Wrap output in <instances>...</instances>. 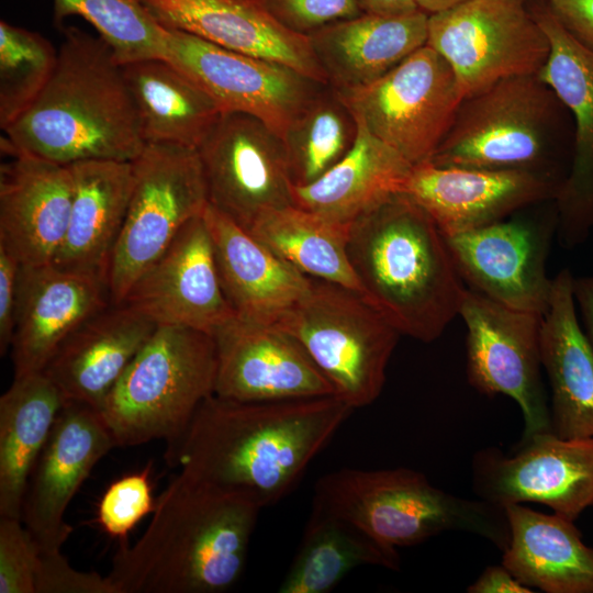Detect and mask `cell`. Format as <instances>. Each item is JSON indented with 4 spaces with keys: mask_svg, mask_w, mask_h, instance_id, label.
<instances>
[{
    "mask_svg": "<svg viewBox=\"0 0 593 593\" xmlns=\"http://www.w3.org/2000/svg\"><path fill=\"white\" fill-rule=\"evenodd\" d=\"M354 411L336 395L272 402L205 399L167 445L169 467L260 508L287 496Z\"/></svg>",
    "mask_w": 593,
    "mask_h": 593,
    "instance_id": "6da1fadb",
    "label": "cell"
},
{
    "mask_svg": "<svg viewBox=\"0 0 593 593\" xmlns=\"http://www.w3.org/2000/svg\"><path fill=\"white\" fill-rule=\"evenodd\" d=\"M261 508L179 471L147 528L120 542L109 579L118 593H222L239 580Z\"/></svg>",
    "mask_w": 593,
    "mask_h": 593,
    "instance_id": "7a4b0ae2",
    "label": "cell"
},
{
    "mask_svg": "<svg viewBox=\"0 0 593 593\" xmlns=\"http://www.w3.org/2000/svg\"><path fill=\"white\" fill-rule=\"evenodd\" d=\"M4 131L1 152L57 164L133 161L145 142L122 64L98 34L64 30L54 72L35 102Z\"/></svg>",
    "mask_w": 593,
    "mask_h": 593,
    "instance_id": "3957f363",
    "label": "cell"
},
{
    "mask_svg": "<svg viewBox=\"0 0 593 593\" xmlns=\"http://www.w3.org/2000/svg\"><path fill=\"white\" fill-rule=\"evenodd\" d=\"M348 257L360 293L401 335L432 343L459 315L467 287L438 225L407 193L350 223Z\"/></svg>",
    "mask_w": 593,
    "mask_h": 593,
    "instance_id": "277c9868",
    "label": "cell"
},
{
    "mask_svg": "<svg viewBox=\"0 0 593 593\" xmlns=\"http://www.w3.org/2000/svg\"><path fill=\"white\" fill-rule=\"evenodd\" d=\"M573 137L570 112L538 75L514 76L462 99L428 163L526 170L563 184Z\"/></svg>",
    "mask_w": 593,
    "mask_h": 593,
    "instance_id": "5b68a950",
    "label": "cell"
},
{
    "mask_svg": "<svg viewBox=\"0 0 593 593\" xmlns=\"http://www.w3.org/2000/svg\"><path fill=\"white\" fill-rule=\"evenodd\" d=\"M314 492L313 507L392 548L419 545L446 532H462L504 551L511 537L503 507L446 492L409 468H343L321 477Z\"/></svg>",
    "mask_w": 593,
    "mask_h": 593,
    "instance_id": "8992f818",
    "label": "cell"
},
{
    "mask_svg": "<svg viewBox=\"0 0 593 593\" xmlns=\"http://www.w3.org/2000/svg\"><path fill=\"white\" fill-rule=\"evenodd\" d=\"M216 368L212 335L157 326L99 410L115 446L176 440L214 394Z\"/></svg>",
    "mask_w": 593,
    "mask_h": 593,
    "instance_id": "52a82bcc",
    "label": "cell"
},
{
    "mask_svg": "<svg viewBox=\"0 0 593 593\" xmlns=\"http://www.w3.org/2000/svg\"><path fill=\"white\" fill-rule=\"evenodd\" d=\"M276 325L303 346L350 407L379 398L401 334L360 292L311 278L307 292Z\"/></svg>",
    "mask_w": 593,
    "mask_h": 593,
    "instance_id": "ba28073f",
    "label": "cell"
},
{
    "mask_svg": "<svg viewBox=\"0 0 593 593\" xmlns=\"http://www.w3.org/2000/svg\"><path fill=\"white\" fill-rule=\"evenodd\" d=\"M132 163V194L108 273L112 304L124 301L138 276L209 204L197 149L146 144Z\"/></svg>",
    "mask_w": 593,
    "mask_h": 593,
    "instance_id": "9c48e42d",
    "label": "cell"
},
{
    "mask_svg": "<svg viewBox=\"0 0 593 593\" xmlns=\"http://www.w3.org/2000/svg\"><path fill=\"white\" fill-rule=\"evenodd\" d=\"M338 93L358 122L412 166L430 160L463 99L452 68L428 45L378 80Z\"/></svg>",
    "mask_w": 593,
    "mask_h": 593,
    "instance_id": "30bf717a",
    "label": "cell"
},
{
    "mask_svg": "<svg viewBox=\"0 0 593 593\" xmlns=\"http://www.w3.org/2000/svg\"><path fill=\"white\" fill-rule=\"evenodd\" d=\"M526 2L467 0L428 15L426 45L450 65L463 98L545 65L549 40Z\"/></svg>",
    "mask_w": 593,
    "mask_h": 593,
    "instance_id": "8fae6325",
    "label": "cell"
},
{
    "mask_svg": "<svg viewBox=\"0 0 593 593\" xmlns=\"http://www.w3.org/2000/svg\"><path fill=\"white\" fill-rule=\"evenodd\" d=\"M467 328V376L480 393L513 399L523 438L552 432L542 381V315L500 304L466 288L459 310Z\"/></svg>",
    "mask_w": 593,
    "mask_h": 593,
    "instance_id": "7c38bea8",
    "label": "cell"
},
{
    "mask_svg": "<svg viewBox=\"0 0 593 593\" xmlns=\"http://www.w3.org/2000/svg\"><path fill=\"white\" fill-rule=\"evenodd\" d=\"M197 152L209 205L244 230L265 213L293 204L283 139L260 119L222 112Z\"/></svg>",
    "mask_w": 593,
    "mask_h": 593,
    "instance_id": "4fadbf2b",
    "label": "cell"
},
{
    "mask_svg": "<svg viewBox=\"0 0 593 593\" xmlns=\"http://www.w3.org/2000/svg\"><path fill=\"white\" fill-rule=\"evenodd\" d=\"M471 482L478 499L496 506L538 503L574 521L593 505V437L548 432L522 437L507 454L481 448L471 460Z\"/></svg>",
    "mask_w": 593,
    "mask_h": 593,
    "instance_id": "5bb4252c",
    "label": "cell"
},
{
    "mask_svg": "<svg viewBox=\"0 0 593 593\" xmlns=\"http://www.w3.org/2000/svg\"><path fill=\"white\" fill-rule=\"evenodd\" d=\"M165 58L194 80L222 112L256 116L281 137L326 85L276 61L167 29Z\"/></svg>",
    "mask_w": 593,
    "mask_h": 593,
    "instance_id": "9a60e30c",
    "label": "cell"
},
{
    "mask_svg": "<svg viewBox=\"0 0 593 593\" xmlns=\"http://www.w3.org/2000/svg\"><path fill=\"white\" fill-rule=\"evenodd\" d=\"M557 223L556 212L544 223L504 219L444 236L468 289L505 306L542 315L552 290L546 262Z\"/></svg>",
    "mask_w": 593,
    "mask_h": 593,
    "instance_id": "2e32d148",
    "label": "cell"
},
{
    "mask_svg": "<svg viewBox=\"0 0 593 593\" xmlns=\"http://www.w3.org/2000/svg\"><path fill=\"white\" fill-rule=\"evenodd\" d=\"M545 31L550 52L538 77L555 92L573 120V155L556 198L557 237L574 248L593 231V52L558 21L546 1L528 5Z\"/></svg>",
    "mask_w": 593,
    "mask_h": 593,
    "instance_id": "e0dca14e",
    "label": "cell"
},
{
    "mask_svg": "<svg viewBox=\"0 0 593 593\" xmlns=\"http://www.w3.org/2000/svg\"><path fill=\"white\" fill-rule=\"evenodd\" d=\"M217 353L214 394L242 402L335 395L303 346L276 324L232 317L212 334Z\"/></svg>",
    "mask_w": 593,
    "mask_h": 593,
    "instance_id": "ac0fdd59",
    "label": "cell"
},
{
    "mask_svg": "<svg viewBox=\"0 0 593 593\" xmlns=\"http://www.w3.org/2000/svg\"><path fill=\"white\" fill-rule=\"evenodd\" d=\"M115 443L93 407L65 401L29 477L21 521L40 550H60L70 534L66 511Z\"/></svg>",
    "mask_w": 593,
    "mask_h": 593,
    "instance_id": "d6986e66",
    "label": "cell"
},
{
    "mask_svg": "<svg viewBox=\"0 0 593 593\" xmlns=\"http://www.w3.org/2000/svg\"><path fill=\"white\" fill-rule=\"evenodd\" d=\"M122 303L157 326H182L210 335L235 316L221 286L204 213L181 228L134 281Z\"/></svg>",
    "mask_w": 593,
    "mask_h": 593,
    "instance_id": "ffe728a7",
    "label": "cell"
},
{
    "mask_svg": "<svg viewBox=\"0 0 593 593\" xmlns=\"http://www.w3.org/2000/svg\"><path fill=\"white\" fill-rule=\"evenodd\" d=\"M562 182L526 170L413 166L403 192L421 204L444 235L504 220L540 201H555Z\"/></svg>",
    "mask_w": 593,
    "mask_h": 593,
    "instance_id": "44dd1931",
    "label": "cell"
},
{
    "mask_svg": "<svg viewBox=\"0 0 593 593\" xmlns=\"http://www.w3.org/2000/svg\"><path fill=\"white\" fill-rule=\"evenodd\" d=\"M0 166V246L23 266L53 264L74 193L69 166L13 154Z\"/></svg>",
    "mask_w": 593,
    "mask_h": 593,
    "instance_id": "7402d4cb",
    "label": "cell"
},
{
    "mask_svg": "<svg viewBox=\"0 0 593 593\" xmlns=\"http://www.w3.org/2000/svg\"><path fill=\"white\" fill-rule=\"evenodd\" d=\"M111 303L108 284L54 264L21 265L11 344L14 377L41 372L60 344Z\"/></svg>",
    "mask_w": 593,
    "mask_h": 593,
    "instance_id": "603a6c76",
    "label": "cell"
},
{
    "mask_svg": "<svg viewBox=\"0 0 593 593\" xmlns=\"http://www.w3.org/2000/svg\"><path fill=\"white\" fill-rule=\"evenodd\" d=\"M166 29L286 65L322 83L326 76L309 37L276 21L260 0H142Z\"/></svg>",
    "mask_w": 593,
    "mask_h": 593,
    "instance_id": "cb8c5ba5",
    "label": "cell"
},
{
    "mask_svg": "<svg viewBox=\"0 0 593 593\" xmlns=\"http://www.w3.org/2000/svg\"><path fill=\"white\" fill-rule=\"evenodd\" d=\"M156 328L133 307L110 303L60 344L43 372L65 401L85 403L99 412Z\"/></svg>",
    "mask_w": 593,
    "mask_h": 593,
    "instance_id": "d4e9b609",
    "label": "cell"
},
{
    "mask_svg": "<svg viewBox=\"0 0 593 593\" xmlns=\"http://www.w3.org/2000/svg\"><path fill=\"white\" fill-rule=\"evenodd\" d=\"M204 219L221 286L235 315L276 324L307 292L311 278L209 204Z\"/></svg>",
    "mask_w": 593,
    "mask_h": 593,
    "instance_id": "484cf974",
    "label": "cell"
},
{
    "mask_svg": "<svg viewBox=\"0 0 593 593\" xmlns=\"http://www.w3.org/2000/svg\"><path fill=\"white\" fill-rule=\"evenodd\" d=\"M569 269L552 278L542 314L541 362L550 390L552 432L559 437H593V349L580 325Z\"/></svg>",
    "mask_w": 593,
    "mask_h": 593,
    "instance_id": "4316f807",
    "label": "cell"
},
{
    "mask_svg": "<svg viewBox=\"0 0 593 593\" xmlns=\"http://www.w3.org/2000/svg\"><path fill=\"white\" fill-rule=\"evenodd\" d=\"M428 14L361 13L329 23L307 35L327 83L350 90L392 70L427 42Z\"/></svg>",
    "mask_w": 593,
    "mask_h": 593,
    "instance_id": "83f0119b",
    "label": "cell"
},
{
    "mask_svg": "<svg viewBox=\"0 0 593 593\" xmlns=\"http://www.w3.org/2000/svg\"><path fill=\"white\" fill-rule=\"evenodd\" d=\"M74 193L68 228L54 265L108 284L134 182L132 161L86 160L69 165Z\"/></svg>",
    "mask_w": 593,
    "mask_h": 593,
    "instance_id": "f1b7e54d",
    "label": "cell"
},
{
    "mask_svg": "<svg viewBox=\"0 0 593 593\" xmlns=\"http://www.w3.org/2000/svg\"><path fill=\"white\" fill-rule=\"evenodd\" d=\"M504 510L511 537L502 564L517 580L546 593H593V549L573 521L523 504Z\"/></svg>",
    "mask_w": 593,
    "mask_h": 593,
    "instance_id": "f546056e",
    "label": "cell"
},
{
    "mask_svg": "<svg viewBox=\"0 0 593 593\" xmlns=\"http://www.w3.org/2000/svg\"><path fill=\"white\" fill-rule=\"evenodd\" d=\"M357 121V120H356ZM353 148L315 181L293 186V204L329 221L350 224L403 192L413 166L357 121Z\"/></svg>",
    "mask_w": 593,
    "mask_h": 593,
    "instance_id": "4dcf8cb0",
    "label": "cell"
},
{
    "mask_svg": "<svg viewBox=\"0 0 593 593\" xmlns=\"http://www.w3.org/2000/svg\"><path fill=\"white\" fill-rule=\"evenodd\" d=\"M145 144L197 149L222 111L194 80L166 58L122 64Z\"/></svg>",
    "mask_w": 593,
    "mask_h": 593,
    "instance_id": "1f68e13d",
    "label": "cell"
},
{
    "mask_svg": "<svg viewBox=\"0 0 593 593\" xmlns=\"http://www.w3.org/2000/svg\"><path fill=\"white\" fill-rule=\"evenodd\" d=\"M65 403L41 372L14 377L0 398V517L20 518L29 477Z\"/></svg>",
    "mask_w": 593,
    "mask_h": 593,
    "instance_id": "d6a6232c",
    "label": "cell"
},
{
    "mask_svg": "<svg viewBox=\"0 0 593 593\" xmlns=\"http://www.w3.org/2000/svg\"><path fill=\"white\" fill-rule=\"evenodd\" d=\"M362 566L400 569L396 548L385 546L353 524L313 507L280 593H326Z\"/></svg>",
    "mask_w": 593,
    "mask_h": 593,
    "instance_id": "836d02e7",
    "label": "cell"
},
{
    "mask_svg": "<svg viewBox=\"0 0 593 593\" xmlns=\"http://www.w3.org/2000/svg\"><path fill=\"white\" fill-rule=\"evenodd\" d=\"M349 225L292 204L265 213L248 232L301 273L360 292L348 257Z\"/></svg>",
    "mask_w": 593,
    "mask_h": 593,
    "instance_id": "e575fe53",
    "label": "cell"
},
{
    "mask_svg": "<svg viewBox=\"0 0 593 593\" xmlns=\"http://www.w3.org/2000/svg\"><path fill=\"white\" fill-rule=\"evenodd\" d=\"M357 121L338 91L325 85L282 136L293 186L309 184L353 148Z\"/></svg>",
    "mask_w": 593,
    "mask_h": 593,
    "instance_id": "d590c367",
    "label": "cell"
},
{
    "mask_svg": "<svg viewBox=\"0 0 593 593\" xmlns=\"http://www.w3.org/2000/svg\"><path fill=\"white\" fill-rule=\"evenodd\" d=\"M70 15L90 23L121 64L165 58L167 29L142 0H54L56 23Z\"/></svg>",
    "mask_w": 593,
    "mask_h": 593,
    "instance_id": "8d00e7d4",
    "label": "cell"
},
{
    "mask_svg": "<svg viewBox=\"0 0 593 593\" xmlns=\"http://www.w3.org/2000/svg\"><path fill=\"white\" fill-rule=\"evenodd\" d=\"M58 49L40 33L0 22V127L5 130L38 98Z\"/></svg>",
    "mask_w": 593,
    "mask_h": 593,
    "instance_id": "74e56055",
    "label": "cell"
},
{
    "mask_svg": "<svg viewBox=\"0 0 593 593\" xmlns=\"http://www.w3.org/2000/svg\"><path fill=\"white\" fill-rule=\"evenodd\" d=\"M150 466L112 482L98 506L102 529L120 542L127 541L130 532L155 508L149 481Z\"/></svg>",
    "mask_w": 593,
    "mask_h": 593,
    "instance_id": "f35d334b",
    "label": "cell"
},
{
    "mask_svg": "<svg viewBox=\"0 0 593 593\" xmlns=\"http://www.w3.org/2000/svg\"><path fill=\"white\" fill-rule=\"evenodd\" d=\"M38 557L21 518L0 517V593H35Z\"/></svg>",
    "mask_w": 593,
    "mask_h": 593,
    "instance_id": "ab89813d",
    "label": "cell"
},
{
    "mask_svg": "<svg viewBox=\"0 0 593 593\" xmlns=\"http://www.w3.org/2000/svg\"><path fill=\"white\" fill-rule=\"evenodd\" d=\"M281 25L301 35L362 13L356 0H260Z\"/></svg>",
    "mask_w": 593,
    "mask_h": 593,
    "instance_id": "60d3db41",
    "label": "cell"
},
{
    "mask_svg": "<svg viewBox=\"0 0 593 593\" xmlns=\"http://www.w3.org/2000/svg\"><path fill=\"white\" fill-rule=\"evenodd\" d=\"M35 593H118L108 575L78 571L60 550H40Z\"/></svg>",
    "mask_w": 593,
    "mask_h": 593,
    "instance_id": "b9f144b4",
    "label": "cell"
},
{
    "mask_svg": "<svg viewBox=\"0 0 593 593\" xmlns=\"http://www.w3.org/2000/svg\"><path fill=\"white\" fill-rule=\"evenodd\" d=\"M21 264L0 246V353L3 356L12 344L18 306Z\"/></svg>",
    "mask_w": 593,
    "mask_h": 593,
    "instance_id": "7bdbcfd3",
    "label": "cell"
},
{
    "mask_svg": "<svg viewBox=\"0 0 593 593\" xmlns=\"http://www.w3.org/2000/svg\"><path fill=\"white\" fill-rule=\"evenodd\" d=\"M563 27L593 52V0H547Z\"/></svg>",
    "mask_w": 593,
    "mask_h": 593,
    "instance_id": "ee69618b",
    "label": "cell"
},
{
    "mask_svg": "<svg viewBox=\"0 0 593 593\" xmlns=\"http://www.w3.org/2000/svg\"><path fill=\"white\" fill-rule=\"evenodd\" d=\"M534 591L517 580L503 564L485 568L467 588L469 593H533Z\"/></svg>",
    "mask_w": 593,
    "mask_h": 593,
    "instance_id": "f6af8a7d",
    "label": "cell"
},
{
    "mask_svg": "<svg viewBox=\"0 0 593 593\" xmlns=\"http://www.w3.org/2000/svg\"><path fill=\"white\" fill-rule=\"evenodd\" d=\"M573 290L583 329L593 349V276L574 277Z\"/></svg>",
    "mask_w": 593,
    "mask_h": 593,
    "instance_id": "bcb514c9",
    "label": "cell"
},
{
    "mask_svg": "<svg viewBox=\"0 0 593 593\" xmlns=\"http://www.w3.org/2000/svg\"><path fill=\"white\" fill-rule=\"evenodd\" d=\"M362 13L399 15L417 10L414 0H356Z\"/></svg>",
    "mask_w": 593,
    "mask_h": 593,
    "instance_id": "7dc6e473",
    "label": "cell"
},
{
    "mask_svg": "<svg viewBox=\"0 0 593 593\" xmlns=\"http://www.w3.org/2000/svg\"><path fill=\"white\" fill-rule=\"evenodd\" d=\"M467 0H414L417 8L426 14H434L454 8Z\"/></svg>",
    "mask_w": 593,
    "mask_h": 593,
    "instance_id": "c3c4849f",
    "label": "cell"
},
{
    "mask_svg": "<svg viewBox=\"0 0 593 593\" xmlns=\"http://www.w3.org/2000/svg\"><path fill=\"white\" fill-rule=\"evenodd\" d=\"M526 1H536V0H526ZM542 1H547V0H542Z\"/></svg>",
    "mask_w": 593,
    "mask_h": 593,
    "instance_id": "681fc988",
    "label": "cell"
}]
</instances>
